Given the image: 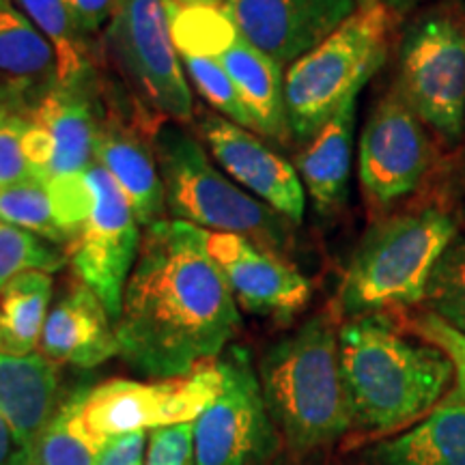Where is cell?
<instances>
[{"mask_svg": "<svg viewBox=\"0 0 465 465\" xmlns=\"http://www.w3.org/2000/svg\"><path fill=\"white\" fill-rule=\"evenodd\" d=\"M399 14L381 0L356 14L284 74L291 138L308 143L386 63Z\"/></svg>", "mask_w": 465, "mask_h": 465, "instance_id": "8992f818", "label": "cell"}, {"mask_svg": "<svg viewBox=\"0 0 465 465\" xmlns=\"http://www.w3.org/2000/svg\"><path fill=\"white\" fill-rule=\"evenodd\" d=\"M104 42L116 72L143 108L179 125L194 119V100L164 0H124Z\"/></svg>", "mask_w": 465, "mask_h": 465, "instance_id": "ba28073f", "label": "cell"}, {"mask_svg": "<svg viewBox=\"0 0 465 465\" xmlns=\"http://www.w3.org/2000/svg\"><path fill=\"white\" fill-rule=\"evenodd\" d=\"M358 95L360 93L342 104L295 160L304 192L322 216L339 212L347 203Z\"/></svg>", "mask_w": 465, "mask_h": 465, "instance_id": "ffe728a7", "label": "cell"}, {"mask_svg": "<svg viewBox=\"0 0 465 465\" xmlns=\"http://www.w3.org/2000/svg\"><path fill=\"white\" fill-rule=\"evenodd\" d=\"M39 353L56 364L80 369H93L119 356L113 317L84 282L74 284L52 304L39 341Z\"/></svg>", "mask_w": 465, "mask_h": 465, "instance_id": "ac0fdd59", "label": "cell"}, {"mask_svg": "<svg viewBox=\"0 0 465 465\" xmlns=\"http://www.w3.org/2000/svg\"><path fill=\"white\" fill-rule=\"evenodd\" d=\"M220 388L223 371L218 362H207L173 380H113L84 391L83 418L86 427L100 438L147 429L155 431L196 422V418L218 399Z\"/></svg>", "mask_w": 465, "mask_h": 465, "instance_id": "7c38bea8", "label": "cell"}, {"mask_svg": "<svg viewBox=\"0 0 465 465\" xmlns=\"http://www.w3.org/2000/svg\"><path fill=\"white\" fill-rule=\"evenodd\" d=\"M199 132L213 160L232 182L295 226L302 223L306 192L293 164L267 147L257 134L223 114H203Z\"/></svg>", "mask_w": 465, "mask_h": 465, "instance_id": "2e32d148", "label": "cell"}, {"mask_svg": "<svg viewBox=\"0 0 465 465\" xmlns=\"http://www.w3.org/2000/svg\"><path fill=\"white\" fill-rule=\"evenodd\" d=\"M84 182L91 205L67 243L69 261L80 282L104 302L116 323L124 308L127 281L141 252V223L106 168L95 162L84 173Z\"/></svg>", "mask_w": 465, "mask_h": 465, "instance_id": "8fae6325", "label": "cell"}, {"mask_svg": "<svg viewBox=\"0 0 465 465\" xmlns=\"http://www.w3.org/2000/svg\"><path fill=\"white\" fill-rule=\"evenodd\" d=\"M58 84L56 54L14 0H0V108L31 113Z\"/></svg>", "mask_w": 465, "mask_h": 465, "instance_id": "d6986e66", "label": "cell"}, {"mask_svg": "<svg viewBox=\"0 0 465 465\" xmlns=\"http://www.w3.org/2000/svg\"><path fill=\"white\" fill-rule=\"evenodd\" d=\"M457 237V218L433 203L380 218L347 267L339 315L353 319L420 304L435 265Z\"/></svg>", "mask_w": 465, "mask_h": 465, "instance_id": "277c9868", "label": "cell"}, {"mask_svg": "<svg viewBox=\"0 0 465 465\" xmlns=\"http://www.w3.org/2000/svg\"><path fill=\"white\" fill-rule=\"evenodd\" d=\"M182 63L188 72L190 83L194 84V89L201 93L209 106L223 113L232 124L254 132V121L243 106L240 91L218 61L205 56H182Z\"/></svg>", "mask_w": 465, "mask_h": 465, "instance_id": "4dcf8cb0", "label": "cell"}, {"mask_svg": "<svg viewBox=\"0 0 465 465\" xmlns=\"http://www.w3.org/2000/svg\"><path fill=\"white\" fill-rule=\"evenodd\" d=\"M28 114L15 108H0V188L37 182L25 151Z\"/></svg>", "mask_w": 465, "mask_h": 465, "instance_id": "1f68e13d", "label": "cell"}, {"mask_svg": "<svg viewBox=\"0 0 465 465\" xmlns=\"http://www.w3.org/2000/svg\"><path fill=\"white\" fill-rule=\"evenodd\" d=\"M84 391L58 405L56 414L25 452L22 465H95L104 441L83 418Z\"/></svg>", "mask_w": 465, "mask_h": 465, "instance_id": "484cf974", "label": "cell"}, {"mask_svg": "<svg viewBox=\"0 0 465 465\" xmlns=\"http://www.w3.org/2000/svg\"><path fill=\"white\" fill-rule=\"evenodd\" d=\"M25 446L15 438L14 429L0 414V465H22L25 461Z\"/></svg>", "mask_w": 465, "mask_h": 465, "instance_id": "8d00e7d4", "label": "cell"}, {"mask_svg": "<svg viewBox=\"0 0 465 465\" xmlns=\"http://www.w3.org/2000/svg\"><path fill=\"white\" fill-rule=\"evenodd\" d=\"M381 3H386L388 7H392L394 11H397V14H401V11L410 9L411 5H416L418 0H381Z\"/></svg>", "mask_w": 465, "mask_h": 465, "instance_id": "f35d334b", "label": "cell"}, {"mask_svg": "<svg viewBox=\"0 0 465 465\" xmlns=\"http://www.w3.org/2000/svg\"><path fill=\"white\" fill-rule=\"evenodd\" d=\"M205 237L209 254L243 311L289 322L311 302V281L287 257L229 232L205 231Z\"/></svg>", "mask_w": 465, "mask_h": 465, "instance_id": "5bb4252c", "label": "cell"}, {"mask_svg": "<svg viewBox=\"0 0 465 465\" xmlns=\"http://www.w3.org/2000/svg\"><path fill=\"white\" fill-rule=\"evenodd\" d=\"M240 328V306L209 254L205 231L151 224L116 319L119 356L138 373L173 380L220 358Z\"/></svg>", "mask_w": 465, "mask_h": 465, "instance_id": "6da1fadb", "label": "cell"}, {"mask_svg": "<svg viewBox=\"0 0 465 465\" xmlns=\"http://www.w3.org/2000/svg\"><path fill=\"white\" fill-rule=\"evenodd\" d=\"M52 274L25 272L0 291V353H37L52 300Z\"/></svg>", "mask_w": 465, "mask_h": 465, "instance_id": "d4e9b609", "label": "cell"}, {"mask_svg": "<svg viewBox=\"0 0 465 465\" xmlns=\"http://www.w3.org/2000/svg\"><path fill=\"white\" fill-rule=\"evenodd\" d=\"M213 61L223 65L240 91L243 106L254 121V132L270 141L287 143L291 130L284 106V67L242 35Z\"/></svg>", "mask_w": 465, "mask_h": 465, "instance_id": "7402d4cb", "label": "cell"}, {"mask_svg": "<svg viewBox=\"0 0 465 465\" xmlns=\"http://www.w3.org/2000/svg\"><path fill=\"white\" fill-rule=\"evenodd\" d=\"M441 149L433 132L392 84L360 136L358 177L371 213L380 220L418 194L441 166Z\"/></svg>", "mask_w": 465, "mask_h": 465, "instance_id": "9c48e42d", "label": "cell"}, {"mask_svg": "<svg viewBox=\"0 0 465 465\" xmlns=\"http://www.w3.org/2000/svg\"><path fill=\"white\" fill-rule=\"evenodd\" d=\"M461 149H465V119H463V143H461Z\"/></svg>", "mask_w": 465, "mask_h": 465, "instance_id": "60d3db41", "label": "cell"}, {"mask_svg": "<svg viewBox=\"0 0 465 465\" xmlns=\"http://www.w3.org/2000/svg\"><path fill=\"white\" fill-rule=\"evenodd\" d=\"M339 360L353 427L391 433L440 405L455 369L440 347L407 339L391 312L347 319Z\"/></svg>", "mask_w": 465, "mask_h": 465, "instance_id": "7a4b0ae2", "label": "cell"}, {"mask_svg": "<svg viewBox=\"0 0 465 465\" xmlns=\"http://www.w3.org/2000/svg\"><path fill=\"white\" fill-rule=\"evenodd\" d=\"M360 3V7H362V5H369V3H373V0H358Z\"/></svg>", "mask_w": 465, "mask_h": 465, "instance_id": "ab89813d", "label": "cell"}, {"mask_svg": "<svg viewBox=\"0 0 465 465\" xmlns=\"http://www.w3.org/2000/svg\"><path fill=\"white\" fill-rule=\"evenodd\" d=\"M61 246L20 226L0 223V291L25 272L54 274L65 265Z\"/></svg>", "mask_w": 465, "mask_h": 465, "instance_id": "83f0119b", "label": "cell"}, {"mask_svg": "<svg viewBox=\"0 0 465 465\" xmlns=\"http://www.w3.org/2000/svg\"><path fill=\"white\" fill-rule=\"evenodd\" d=\"M164 3H177V0H164Z\"/></svg>", "mask_w": 465, "mask_h": 465, "instance_id": "7bdbcfd3", "label": "cell"}, {"mask_svg": "<svg viewBox=\"0 0 465 465\" xmlns=\"http://www.w3.org/2000/svg\"><path fill=\"white\" fill-rule=\"evenodd\" d=\"M173 42L182 56L216 58L240 37L224 7L166 3Z\"/></svg>", "mask_w": 465, "mask_h": 465, "instance_id": "4316f807", "label": "cell"}, {"mask_svg": "<svg viewBox=\"0 0 465 465\" xmlns=\"http://www.w3.org/2000/svg\"><path fill=\"white\" fill-rule=\"evenodd\" d=\"M463 179H465V158H463Z\"/></svg>", "mask_w": 465, "mask_h": 465, "instance_id": "b9f144b4", "label": "cell"}, {"mask_svg": "<svg viewBox=\"0 0 465 465\" xmlns=\"http://www.w3.org/2000/svg\"><path fill=\"white\" fill-rule=\"evenodd\" d=\"M95 162L106 168L144 229L162 223L166 213L164 183L155 160L151 130L134 125L119 110L102 108L95 136Z\"/></svg>", "mask_w": 465, "mask_h": 465, "instance_id": "e0dca14e", "label": "cell"}, {"mask_svg": "<svg viewBox=\"0 0 465 465\" xmlns=\"http://www.w3.org/2000/svg\"><path fill=\"white\" fill-rule=\"evenodd\" d=\"M63 5L72 15L75 26L89 39H95L97 35L106 33L124 0H63Z\"/></svg>", "mask_w": 465, "mask_h": 465, "instance_id": "e575fe53", "label": "cell"}, {"mask_svg": "<svg viewBox=\"0 0 465 465\" xmlns=\"http://www.w3.org/2000/svg\"><path fill=\"white\" fill-rule=\"evenodd\" d=\"M424 304L441 322L465 334V235L461 232L435 265Z\"/></svg>", "mask_w": 465, "mask_h": 465, "instance_id": "f546056e", "label": "cell"}, {"mask_svg": "<svg viewBox=\"0 0 465 465\" xmlns=\"http://www.w3.org/2000/svg\"><path fill=\"white\" fill-rule=\"evenodd\" d=\"M58 405L56 362L39 351L22 358L0 353V414L25 450L52 420Z\"/></svg>", "mask_w": 465, "mask_h": 465, "instance_id": "44dd1931", "label": "cell"}, {"mask_svg": "<svg viewBox=\"0 0 465 465\" xmlns=\"http://www.w3.org/2000/svg\"><path fill=\"white\" fill-rule=\"evenodd\" d=\"M463 220H465V201H463Z\"/></svg>", "mask_w": 465, "mask_h": 465, "instance_id": "ee69618b", "label": "cell"}, {"mask_svg": "<svg viewBox=\"0 0 465 465\" xmlns=\"http://www.w3.org/2000/svg\"><path fill=\"white\" fill-rule=\"evenodd\" d=\"M218 366V399L194 422L196 465H272L282 435L267 411L248 349H226Z\"/></svg>", "mask_w": 465, "mask_h": 465, "instance_id": "30bf717a", "label": "cell"}, {"mask_svg": "<svg viewBox=\"0 0 465 465\" xmlns=\"http://www.w3.org/2000/svg\"><path fill=\"white\" fill-rule=\"evenodd\" d=\"M375 465H465V403L449 397L420 422L371 450Z\"/></svg>", "mask_w": 465, "mask_h": 465, "instance_id": "603a6c76", "label": "cell"}, {"mask_svg": "<svg viewBox=\"0 0 465 465\" xmlns=\"http://www.w3.org/2000/svg\"><path fill=\"white\" fill-rule=\"evenodd\" d=\"M100 91L56 89L28 114L25 151L35 179L50 182L84 174L95 164V136L100 125Z\"/></svg>", "mask_w": 465, "mask_h": 465, "instance_id": "4fadbf2b", "label": "cell"}, {"mask_svg": "<svg viewBox=\"0 0 465 465\" xmlns=\"http://www.w3.org/2000/svg\"><path fill=\"white\" fill-rule=\"evenodd\" d=\"M144 465H196L194 422L151 431Z\"/></svg>", "mask_w": 465, "mask_h": 465, "instance_id": "836d02e7", "label": "cell"}, {"mask_svg": "<svg viewBox=\"0 0 465 465\" xmlns=\"http://www.w3.org/2000/svg\"><path fill=\"white\" fill-rule=\"evenodd\" d=\"M410 325L418 339L440 347L450 358L452 369H455V381H452L450 397L465 403V334L457 332L455 328L441 322L431 311H424L420 315H416Z\"/></svg>", "mask_w": 465, "mask_h": 465, "instance_id": "d6a6232c", "label": "cell"}, {"mask_svg": "<svg viewBox=\"0 0 465 465\" xmlns=\"http://www.w3.org/2000/svg\"><path fill=\"white\" fill-rule=\"evenodd\" d=\"M248 44L291 67L360 9L358 0H224Z\"/></svg>", "mask_w": 465, "mask_h": 465, "instance_id": "9a60e30c", "label": "cell"}, {"mask_svg": "<svg viewBox=\"0 0 465 465\" xmlns=\"http://www.w3.org/2000/svg\"><path fill=\"white\" fill-rule=\"evenodd\" d=\"M147 431L113 435L104 441L95 465H144Z\"/></svg>", "mask_w": 465, "mask_h": 465, "instance_id": "d590c367", "label": "cell"}, {"mask_svg": "<svg viewBox=\"0 0 465 465\" xmlns=\"http://www.w3.org/2000/svg\"><path fill=\"white\" fill-rule=\"evenodd\" d=\"M151 144L164 183L166 209L174 220L246 237L282 257L291 252L295 224L224 177L182 125L160 119L151 132Z\"/></svg>", "mask_w": 465, "mask_h": 465, "instance_id": "5b68a950", "label": "cell"}, {"mask_svg": "<svg viewBox=\"0 0 465 465\" xmlns=\"http://www.w3.org/2000/svg\"><path fill=\"white\" fill-rule=\"evenodd\" d=\"M267 411L298 455L334 444L353 427L339 360V328L319 312L265 349L259 362Z\"/></svg>", "mask_w": 465, "mask_h": 465, "instance_id": "3957f363", "label": "cell"}, {"mask_svg": "<svg viewBox=\"0 0 465 465\" xmlns=\"http://www.w3.org/2000/svg\"><path fill=\"white\" fill-rule=\"evenodd\" d=\"M0 223L31 231L54 246L67 243V237L56 223L48 190L39 182L0 188Z\"/></svg>", "mask_w": 465, "mask_h": 465, "instance_id": "f1b7e54d", "label": "cell"}, {"mask_svg": "<svg viewBox=\"0 0 465 465\" xmlns=\"http://www.w3.org/2000/svg\"><path fill=\"white\" fill-rule=\"evenodd\" d=\"M177 5H196V7H223L224 0H177Z\"/></svg>", "mask_w": 465, "mask_h": 465, "instance_id": "74e56055", "label": "cell"}, {"mask_svg": "<svg viewBox=\"0 0 465 465\" xmlns=\"http://www.w3.org/2000/svg\"><path fill=\"white\" fill-rule=\"evenodd\" d=\"M14 3L54 50L58 84L65 89L100 91V75L95 65L97 54L93 50L95 39H89L75 26L63 0H14Z\"/></svg>", "mask_w": 465, "mask_h": 465, "instance_id": "cb8c5ba5", "label": "cell"}, {"mask_svg": "<svg viewBox=\"0 0 465 465\" xmlns=\"http://www.w3.org/2000/svg\"><path fill=\"white\" fill-rule=\"evenodd\" d=\"M397 86L444 149H461L465 119V9L449 0L420 11L399 44Z\"/></svg>", "mask_w": 465, "mask_h": 465, "instance_id": "52a82bcc", "label": "cell"}]
</instances>
